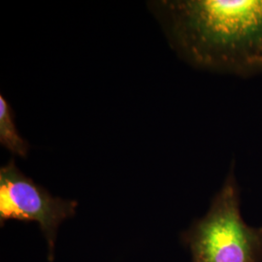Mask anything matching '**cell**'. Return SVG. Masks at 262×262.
I'll return each instance as SVG.
<instances>
[{
	"label": "cell",
	"instance_id": "277c9868",
	"mask_svg": "<svg viewBox=\"0 0 262 262\" xmlns=\"http://www.w3.org/2000/svg\"><path fill=\"white\" fill-rule=\"evenodd\" d=\"M0 145L13 156L26 159L30 145L19 134L15 122V113L8 100L0 94Z\"/></svg>",
	"mask_w": 262,
	"mask_h": 262
},
{
	"label": "cell",
	"instance_id": "3957f363",
	"mask_svg": "<svg viewBox=\"0 0 262 262\" xmlns=\"http://www.w3.org/2000/svg\"><path fill=\"white\" fill-rule=\"evenodd\" d=\"M78 202L53 196L46 188L24 174L15 159L0 168V225L8 221L35 223L48 246V260H54L58 228L74 216Z\"/></svg>",
	"mask_w": 262,
	"mask_h": 262
},
{
	"label": "cell",
	"instance_id": "7a4b0ae2",
	"mask_svg": "<svg viewBox=\"0 0 262 262\" xmlns=\"http://www.w3.org/2000/svg\"><path fill=\"white\" fill-rule=\"evenodd\" d=\"M181 239L191 262H262V227L244 221L233 164L206 214L194 221Z\"/></svg>",
	"mask_w": 262,
	"mask_h": 262
},
{
	"label": "cell",
	"instance_id": "6da1fadb",
	"mask_svg": "<svg viewBox=\"0 0 262 262\" xmlns=\"http://www.w3.org/2000/svg\"><path fill=\"white\" fill-rule=\"evenodd\" d=\"M147 7L188 66L222 75H262V0H154Z\"/></svg>",
	"mask_w": 262,
	"mask_h": 262
}]
</instances>
